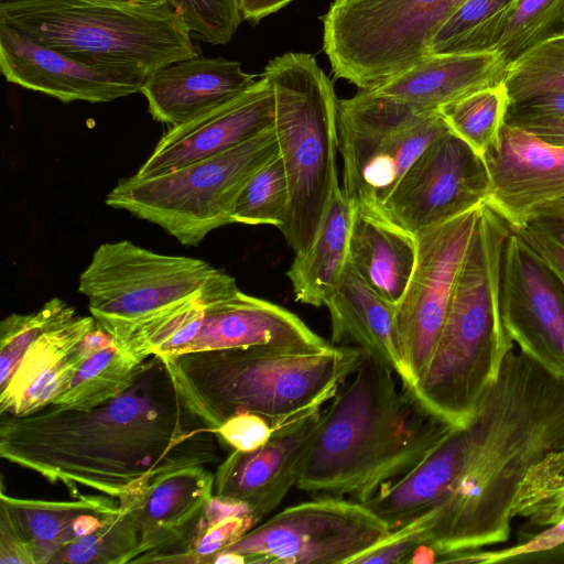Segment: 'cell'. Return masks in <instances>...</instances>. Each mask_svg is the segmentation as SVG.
Segmentation results:
<instances>
[{
    "instance_id": "1",
    "label": "cell",
    "mask_w": 564,
    "mask_h": 564,
    "mask_svg": "<svg viewBox=\"0 0 564 564\" xmlns=\"http://www.w3.org/2000/svg\"><path fill=\"white\" fill-rule=\"evenodd\" d=\"M215 437L152 356L130 389L96 408L48 404L29 415L2 414L0 456L62 482L73 497L87 487L118 500L163 474L213 462Z\"/></svg>"
},
{
    "instance_id": "2",
    "label": "cell",
    "mask_w": 564,
    "mask_h": 564,
    "mask_svg": "<svg viewBox=\"0 0 564 564\" xmlns=\"http://www.w3.org/2000/svg\"><path fill=\"white\" fill-rule=\"evenodd\" d=\"M465 467L442 501L425 545L441 556L509 539L529 470L564 447V378L512 348L467 424Z\"/></svg>"
},
{
    "instance_id": "3",
    "label": "cell",
    "mask_w": 564,
    "mask_h": 564,
    "mask_svg": "<svg viewBox=\"0 0 564 564\" xmlns=\"http://www.w3.org/2000/svg\"><path fill=\"white\" fill-rule=\"evenodd\" d=\"M389 367L362 352L323 409L296 487L366 502L424 458L454 427L399 389Z\"/></svg>"
},
{
    "instance_id": "4",
    "label": "cell",
    "mask_w": 564,
    "mask_h": 564,
    "mask_svg": "<svg viewBox=\"0 0 564 564\" xmlns=\"http://www.w3.org/2000/svg\"><path fill=\"white\" fill-rule=\"evenodd\" d=\"M183 406L212 432L239 413L288 425L322 409L357 369L362 351L251 346L159 358Z\"/></svg>"
},
{
    "instance_id": "5",
    "label": "cell",
    "mask_w": 564,
    "mask_h": 564,
    "mask_svg": "<svg viewBox=\"0 0 564 564\" xmlns=\"http://www.w3.org/2000/svg\"><path fill=\"white\" fill-rule=\"evenodd\" d=\"M510 231L484 203L436 346L410 390L424 409L454 427L467 426L513 348L500 311L501 262Z\"/></svg>"
},
{
    "instance_id": "6",
    "label": "cell",
    "mask_w": 564,
    "mask_h": 564,
    "mask_svg": "<svg viewBox=\"0 0 564 564\" xmlns=\"http://www.w3.org/2000/svg\"><path fill=\"white\" fill-rule=\"evenodd\" d=\"M0 22L84 63L147 76L199 55L169 2L11 0L0 2Z\"/></svg>"
},
{
    "instance_id": "7",
    "label": "cell",
    "mask_w": 564,
    "mask_h": 564,
    "mask_svg": "<svg viewBox=\"0 0 564 564\" xmlns=\"http://www.w3.org/2000/svg\"><path fill=\"white\" fill-rule=\"evenodd\" d=\"M262 76L273 90V128L289 186V208L280 231L295 256H302L339 183L337 98L332 80L308 53L276 56Z\"/></svg>"
},
{
    "instance_id": "8",
    "label": "cell",
    "mask_w": 564,
    "mask_h": 564,
    "mask_svg": "<svg viewBox=\"0 0 564 564\" xmlns=\"http://www.w3.org/2000/svg\"><path fill=\"white\" fill-rule=\"evenodd\" d=\"M116 345L144 362L152 356L251 346L319 350L332 344L296 314L243 293L231 275L218 270L197 292L135 326Z\"/></svg>"
},
{
    "instance_id": "9",
    "label": "cell",
    "mask_w": 564,
    "mask_h": 564,
    "mask_svg": "<svg viewBox=\"0 0 564 564\" xmlns=\"http://www.w3.org/2000/svg\"><path fill=\"white\" fill-rule=\"evenodd\" d=\"M279 153L274 128L219 154L149 178H122L106 204L163 228L184 246L232 224L231 212L252 175Z\"/></svg>"
},
{
    "instance_id": "10",
    "label": "cell",
    "mask_w": 564,
    "mask_h": 564,
    "mask_svg": "<svg viewBox=\"0 0 564 564\" xmlns=\"http://www.w3.org/2000/svg\"><path fill=\"white\" fill-rule=\"evenodd\" d=\"M457 0H334L323 15V50L334 75L372 89L430 54Z\"/></svg>"
},
{
    "instance_id": "11",
    "label": "cell",
    "mask_w": 564,
    "mask_h": 564,
    "mask_svg": "<svg viewBox=\"0 0 564 564\" xmlns=\"http://www.w3.org/2000/svg\"><path fill=\"white\" fill-rule=\"evenodd\" d=\"M448 130L438 111L366 89L337 99L338 150L346 197L352 206L380 210L422 151Z\"/></svg>"
},
{
    "instance_id": "12",
    "label": "cell",
    "mask_w": 564,
    "mask_h": 564,
    "mask_svg": "<svg viewBox=\"0 0 564 564\" xmlns=\"http://www.w3.org/2000/svg\"><path fill=\"white\" fill-rule=\"evenodd\" d=\"M218 270L202 259L158 253L128 240L105 242L82 272L78 291L117 341L197 292Z\"/></svg>"
},
{
    "instance_id": "13",
    "label": "cell",
    "mask_w": 564,
    "mask_h": 564,
    "mask_svg": "<svg viewBox=\"0 0 564 564\" xmlns=\"http://www.w3.org/2000/svg\"><path fill=\"white\" fill-rule=\"evenodd\" d=\"M389 532L364 503L323 496L258 523L212 563L351 564Z\"/></svg>"
},
{
    "instance_id": "14",
    "label": "cell",
    "mask_w": 564,
    "mask_h": 564,
    "mask_svg": "<svg viewBox=\"0 0 564 564\" xmlns=\"http://www.w3.org/2000/svg\"><path fill=\"white\" fill-rule=\"evenodd\" d=\"M481 206L482 204L415 236V267L395 308L409 390L413 389L424 373L436 346Z\"/></svg>"
},
{
    "instance_id": "15",
    "label": "cell",
    "mask_w": 564,
    "mask_h": 564,
    "mask_svg": "<svg viewBox=\"0 0 564 564\" xmlns=\"http://www.w3.org/2000/svg\"><path fill=\"white\" fill-rule=\"evenodd\" d=\"M489 191L484 158L448 130L422 151L380 210L416 236L486 203Z\"/></svg>"
},
{
    "instance_id": "16",
    "label": "cell",
    "mask_w": 564,
    "mask_h": 564,
    "mask_svg": "<svg viewBox=\"0 0 564 564\" xmlns=\"http://www.w3.org/2000/svg\"><path fill=\"white\" fill-rule=\"evenodd\" d=\"M500 311L503 326L520 350L564 378V286L512 229L502 254Z\"/></svg>"
},
{
    "instance_id": "17",
    "label": "cell",
    "mask_w": 564,
    "mask_h": 564,
    "mask_svg": "<svg viewBox=\"0 0 564 564\" xmlns=\"http://www.w3.org/2000/svg\"><path fill=\"white\" fill-rule=\"evenodd\" d=\"M484 161L490 177L486 203L511 229L564 212V148L505 123Z\"/></svg>"
},
{
    "instance_id": "18",
    "label": "cell",
    "mask_w": 564,
    "mask_h": 564,
    "mask_svg": "<svg viewBox=\"0 0 564 564\" xmlns=\"http://www.w3.org/2000/svg\"><path fill=\"white\" fill-rule=\"evenodd\" d=\"M0 69L6 79L63 102H109L140 93L147 75L96 66L51 48L0 22Z\"/></svg>"
},
{
    "instance_id": "19",
    "label": "cell",
    "mask_w": 564,
    "mask_h": 564,
    "mask_svg": "<svg viewBox=\"0 0 564 564\" xmlns=\"http://www.w3.org/2000/svg\"><path fill=\"white\" fill-rule=\"evenodd\" d=\"M274 123V96L265 77L235 98L171 127L134 176L149 178L228 151Z\"/></svg>"
},
{
    "instance_id": "20",
    "label": "cell",
    "mask_w": 564,
    "mask_h": 564,
    "mask_svg": "<svg viewBox=\"0 0 564 564\" xmlns=\"http://www.w3.org/2000/svg\"><path fill=\"white\" fill-rule=\"evenodd\" d=\"M322 413L316 410L282 427L254 451L232 449L214 473V495L247 503L260 523L296 486Z\"/></svg>"
},
{
    "instance_id": "21",
    "label": "cell",
    "mask_w": 564,
    "mask_h": 564,
    "mask_svg": "<svg viewBox=\"0 0 564 564\" xmlns=\"http://www.w3.org/2000/svg\"><path fill=\"white\" fill-rule=\"evenodd\" d=\"M215 475L204 466H188L159 476L133 495L118 499L140 531L133 563H170L192 538L214 496Z\"/></svg>"
},
{
    "instance_id": "22",
    "label": "cell",
    "mask_w": 564,
    "mask_h": 564,
    "mask_svg": "<svg viewBox=\"0 0 564 564\" xmlns=\"http://www.w3.org/2000/svg\"><path fill=\"white\" fill-rule=\"evenodd\" d=\"M111 340L93 316L76 315L42 334L0 386L1 415H29L52 404L83 361Z\"/></svg>"
},
{
    "instance_id": "23",
    "label": "cell",
    "mask_w": 564,
    "mask_h": 564,
    "mask_svg": "<svg viewBox=\"0 0 564 564\" xmlns=\"http://www.w3.org/2000/svg\"><path fill=\"white\" fill-rule=\"evenodd\" d=\"M256 82L240 62L198 55L149 75L140 93L154 120L175 127L235 98Z\"/></svg>"
},
{
    "instance_id": "24",
    "label": "cell",
    "mask_w": 564,
    "mask_h": 564,
    "mask_svg": "<svg viewBox=\"0 0 564 564\" xmlns=\"http://www.w3.org/2000/svg\"><path fill=\"white\" fill-rule=\"evenodd\" d=\"M332 343L359 348L389 367L404 388L409 376L393 304L372 290L347 262L336 291L326 301Z\"/></svg>"
},
{
    "instance_id": "25",
    "label": "cell",
    "mask_w": 564,
    "mask_h": 564,
    "mask_svg": "<svg viewBox=\"0 0 564 564\" xmlns=\"http://www.w3.org/2000/svg\"><path fill=\"white\" fill-rule=\"evenodd\" d=\"M505 66L495 52L429 54L388 82L366 89L430 111L471 91L502 82Z\"/></svg>"
},
{
    "instance_id": "26",
    "label": "cell",
    "mask_w": 564,
    "mask_h": 564,
    "mask_svg": "<svg viewBox=\"0 0 564 564\" xmlns=\"http://www.w3.org/2000/svg\"><path fill=\"white\" fill-rule=\"evenodd\" d=\"M75 500L23 499L1 492L0 508L11 517L34 564L53 563L72 542L97 530L120 506L107 495H77Z\"/></svg>"
},
{
    "instance_id": "27",
    "label": "cell",
    "mask_w": 564,
    "mask_h": 564,
    "mask_svg": "<svg viewBox=\"0 0 564 564\" xmlns=\"http://www.w3.org/2000/svg\"><path fill=\"white\" fill-rule=\"evenodd\" d=\"M469 452L467 427H453L412 469L381 488L364 505L390 530L425 513L449 492Z\"/></svg>"
},
{
    "instance_id": "28",
    "label": "cell",
    "mask_w": 564,
    "mask_h": 564,
    "mask_svg": "<svg viewBox=\"0 0 564 564\" xmlns=\"http://www.w3.org/2000/svg\"><path fill=\"white\" fill-rule=\"evenodd\" d=\"M352 207L347 262L372 290L397 306L415 267L416 237L381 210Z\"/></svg>"
},
{
    "instance_id": "29",
    "label": "cell",
    "mask_w": 564,
    "mask_h": 564,
    "mask_svg": "<svg viewBox=\"0 0 564 564\" xmlns=\"http://www.w3.org/2000/svg\"><path fill=\"white\" fill-rule=\"evenodd\" d=\"M352 210L338 183L310 249L286 272L299 302L318 307L336 291L348 261Z\"/></svg>"
},
{
    "instance_id": "30",
    "label": "cell",
    "mask_w": 564,
    "mask_h": 564,
    "mask_svg": "<svg viewBox=\"0 0 564 564\" xmlns=\"http://www.w3.org/2000/svg\"><path fill=\"white\" fill-rule=\"evenodd\" d=\"M150 360L137 361L123 354L112 340L83 361L67 388L52 404L74 410L101 405L130 389Z\"/></svg>"
},
{
    "instance_id": "31",
    "label": "cell",
    "mask_w": 564,
    "mask_h": 564,
    "mask_svg": "<svg viewBox=\"0 0 564 564\" xmlns=\"http://www.w3.org/2000/svg\"><path fill=\"white\" fill-rule=\"evenodd\" d=\"M517 0H464L434 35L430 54L492 52Z\"/></svg>"
},
{
    "instance_id": "32",
    "label": "cell",
    "mask_w": 564,
    "mask_h": 564,
    "mask_svg": "<svg viewBox=\"0 0 564 564\" xmlns=\"http://www.w3.org/2000/svg\"><path fill=\"white\" fill-rule=\"evenodd\" d=\"M509 99L501 83L471 91L438 109L448 129L481 158L505 124Z\"/></svg>"
},
{
    "instance_id": "33",
    "label": "cell",
    "mask_w": 564,
    "mask_h": 564,
    "mask_svg": "<svg viewBox=\"0 0 564 564\" xmlns=\"http://www.w3.org/2000/svg\"><path fill=\"white\" fill-rule=\"evenodd\" d=\"M564 35V0H517L492 48L508 67L534 46Z\"/></svg>"
},
{
    "instance_id": "34",
    "label": "cell",
    "mask_w": 564,
    "mask_h": 564,
    "mask_svg": "<svg viewBox=\"0 0 564 564\" xmlns=\"http://www.w3.org/2000/svg\"><path fill=\"white\" fill-rule=\"evenodd\" d=\"M139 546L138 524L132 513L120 506L97 530L67 545L53 563H133L139 554Z\"/></svg>"
},
{
    "instance_id": "35",
    "label": "cell",
    "mask_w": 564,
    "mask_h": 564,
    "mask_svg": "<svg viewBox=\"0 0 564 564\" xmlns=\"http://www.w3.org/2000/svg\"><path fill=\"white\" fill-rule=\"evenodd\" d=\"M502 84L509 104L564 93V35L534 46L511 63Z\"/></svg>"
},
{
    "instance_id": "36",
    "label": "cell",
    "mask_w": 564,
    "mask_h": 564,
    "mask_svg": "<svg viewBox=\"0 0 564 564\" xmlns=\"http://www.w3.org/2000/svg\"><path fill=\"white\" fill-rule=\"evenodd\" d=\"M289 208V186L279 153L261 166L243 186L231 223L271 225L281 228Z\"/></svg>"
},
{
    "instance_id": "37",
    "label": "cell",
    "mask_w": 564,
    "mask_h": 564,
    "mask_svg": "<svg viewBox=\"0 0 564 564\" xmlns=\"http://www.w3.org/2000/svg\"><path fill=\"white\" fill-rule=\"evenodd\" d=\"M76 316L75 308L54 297L35 312L12 313L0 323V386L13 373L26 349L45 332Z\"/></svg>"
},
{
    "instance_id": "38",
    "label": "cell",
    "mask_w": 564,
    "mask_h": 564,
    "mask_svg": "<svg viewBox=\"0 0 564 564\" xmlns=\"http://www.w3.org/2000/svg\"><path fill=\"white\" fill-rule=\"evenodd\" d=\"M183 18L191 33L207 43L227 44L242 17L240 0H166Z\"/></svg>"
},
{
    "instance_id": "39",
    "label": "cell",
    "mask_w": 564,
    "mask_h": 564,
    "mask_svg": "<svg viewBox=\"0 0 564 564\" xmlns=\"http://www.w3.org/2000/svg\"><path fill=\"white\" fill-rule=\"evenodd\" d=\"M259 521L252 514L226 518L214 524H197L192 538L170 563H210L225 547L240 539Z\"/></svg>"
},
{
    "instance_id": "40",
    "label": "cell",
    "mask_w": 564,
    "mask_h": 564,
    "mask_svg": "<svg viewBox=\"0 0 564 564\" xmlns=\"http://www.w3.org/2000/svg\"><path fill=\"white\" fill-rule=\"evenodd\" d=\"M435 522V511L430 509L390 532L358 555L351 564L409 563L413 553L426 544Z\"/></svg>"
},
{
    "instance_id": "41",
    "label": "cell",
    "mask_w": 564,
    "mask_h": 564,
    "mask_svg": "<svg viewBox=\"0 0 564 564\" xmlns=\"http://www.w3.org/2000/svg\"><path fill=\"white\" fill-rule=\"evenodd\" d=\"M564 544V518L531 539L517 545L498 550H473L441 556L437 563L498 564L516 563L518 560L549 552Z\"/></svg>"
},
{
    "instance_id": "42",
    "label": "cell",
    "mask_w": 564,
    "mask_h": 564,
    "mask_svg": "<svg viewBox=\"0 0 564 564\" xmlns=\"http://www.w3.org/2000/svg\"><path fill=\"white\" fill-rule=\"evenodd\" d=\"M284 426L260 414L245 412L227 419L214 433L234 451L251 452L268 443Z\"/></svg>"
},
{
    "instance_id": "43",
    "label": "cell",
    "mask_w": 564,
    "mask_h": 564,
    "mask_svg": "<svg viewBox=\"0 0 564 564\" xmlns=\"http://www.w3.org/2000/svg\"><path fill=\"white\" fill-rule=\"evenodd\" d=\"M564 486V447L549 454L523 479L512 509L513 517L544 495Z\"/></svg>"
},
{
    "instance_id": "44",
    "label": "cell",
    "mask_w": 564,
    "mask_h": 564,
    "mask_svg": "<svg viewBox=\"0 0 564 564\" xmlns=\"http://www.w3.org/2000/svg\"><path fill=\"white\" fill-rule=\"evenodd\" d=\"M512 230L542 258L564 286V245L534 224Z\"/></svg>"
},
{
    "instance_id": "45",
    "label": "cell",
    "mask_w": 564,
    "mask_h": 564,
    "mask_svg": "<svg viewBox=\"0 0 564 564\" xmlns=\"http://www.w3.org/2000/svg\"><path fill=\"white\" fill-rule=\"evenodd\" d=\"M0 563L34 564L20 531L8 512L0 508Z\"/></svg>"
},
{
    "instance_id": "46",
    "label": "cell",
    "mask_w": 564,
    "mask_h": 564,
    "mask_svg": "<svg viewBox=\"0 0 564 564\" xmlns=\"http://www.w3.org/2000/svg\"><path fill=\"white\" fill-rule=\"evenodd\" d=\"M564 116V93L549 94L509 104L505 121Z\"/></svg>"
},
{
    "instance_id": "47",
    "label": "cell",
    "mask_w": 564,
    "mask_h": 564,
    "mask_svg": "<svg viewBox=\"0 0 564 564\" xmlns=\"http://www.w3.org/2000/svg\"><path fill=\"white\" fill-rule=\"evenodd\" d=\"M518 517L527 518L530 524L551 525L564 518V486L544 495L539 501L522 510Z\"/></svg>"
},
{
    "instance_id": "48",
    "label": "cell",
    "mask_w": 564,
    "mask_h": 564,
    "mask_svg": "<svg viewBox=\"0 0 564 564\" xmlns=\"http://www.w3.org/2000/svg\"><path fill=\"white\" fill-rule=\"evenodd\" d=\"M505 123L530 132L549 144L564 148V116L514 119Z\"/></svg>"
},
{
    "instance_id": "49",
    "label": "cell",
    "mask_w": 564,
    "mask_h": 564,
    "mask_svg": "<svg viewBox=\"0 0 564 564\" xmlns=\"http://www.w3.org/2000/svg\"><path fill=\"white\" fill-rule=\"evenodd\" d=\"M293 1L294 0H240L241 17L242 20L256 24Z\"/></svg>"
},
{
    "instance_id": "50",
    "label": "cell",
    "mask_w": 564,
    "mask_h": 564,
    "mask_svg": "<svg viewBox=\"0 0 564 564\" xmlns=\"http://www.w3.org/2000/svg\"><path fill=\"white\" fill-rule=\"evenodd\" d=\"M529 224L538 225L564 245V212L551 216L540 217Z\"/></svg>"
},
{
    "instance_id": "51",
    "label": "cell",
    "mask_w": 564,
    "mask_h": 564,
    "mask_svg": "<svg viewBox=\"0 0 564 564\" xmlns=\"http://www.w3.org/2000/svg\"><path fill=\"white\" fill-rule=\"evenodd\" d=\"M520 562H564V544L541 554L529 555L517 561Z\"/></svg>"
},
{
    "instance_id": "52",
    "label": "cell",
    "mask_w": 564,
    "mask_h": 564,
    "mask_svg": "<svg viewBox=\"0 0 564 564\" xmlns=\"http://www.w3.org/2000/svg\"><path fill=\"white\" fill-rule=\"evenodd\" d=\"M116 1H123V2H131V3H138V4H163L167 2L166 0H116Z\"/></svg>"
},
{
    "instance_id": "53",
    "label": "cell",
    "mask_w": 564,
    "mask_h": 564,
    "mask_svg": "<svg viewBox=\"0 0 564 564\" xmlns=\"http://www.w3.org/2000/svg\"><path fill=\"white\" fill-rule=\"evenodd\" d=\"M463 1H464V0H457V2H458V6H459V4H460V3L463 2Z\"/></svg>"
},
{
    "instance_id": "54",
    "label": "cell",
    "mask_w": 564,
    "mask_h": 564,
    "mask_svg": "<svg viewBox=\"0 0 564 564\" xmlns=\"http://www.w3.org/2000/svg\"><path fill=\"white\" fill-rule=\"evenodd\" d=\"M3 1H11V0H0V2H3Z\"/></svg>"
}]
</instances>
